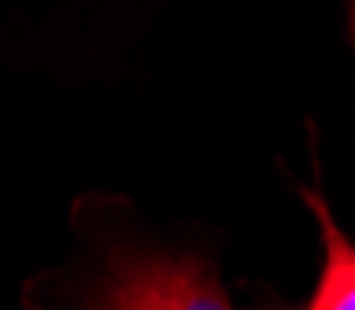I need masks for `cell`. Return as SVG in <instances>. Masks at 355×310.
Segmentation results:
<instances>
[{
	"label": "cell",
	"mask_w": 355,
	"mask_h": 310,
	"mask_svg": "<svg viewBox=\"0 0 355 310\" xmlns=\"http://www.w3.org/2000/svg\"><path fill=\"white\" fill-rule=\"evenodd\" d=\"M322 232V270L304 310H355V244L344 237L329 203L318 192H304Z\"/></svg>",
	"instance_id": "7a4b0ae2"
},
{
	"label": "cell",
	"mask_w": 355,
	"mask_h": 310,
	"mask_svg": "<svg viewBox=\"0 0 355 310\" xmlns=\"http://www.w3.org/2000/svg\"><path fill=\"white\" fill-rule=\"evenodd\" d=\"M348 30H352V44H355V4L348 8Z\"/></svg>",
	"instance_id": "3957f363"
},
{
	"label": "cell",
	"mask_w": 355,
	"mask_h": 310,
	"mask_svg": "<svg viewBox=\"0 0 355 310\" xmlns=\"http://www.w3.org/2000/svg\"><path fill=\"white\" fill-rule=\"evenodd\" d=\"M82 310H233L215 266L196 251L119 248L85 284Z\"/></svg>",
	"instance_id": "6da1fadb"
}]
</instances>
